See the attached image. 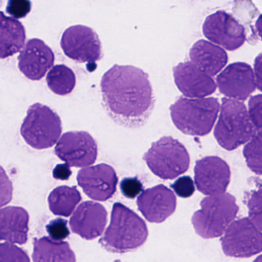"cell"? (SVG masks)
Instances as JSON below:
<instances>
[{"label":"cell","instance_id":"6da1fadb","mask_svg":"<svg viewBox=\"0 0 262 262\" xmlns=\"http://www.w3.org/2000/svg\"><path fill=\"white\" fill-rule=\"evenodd\" d=\"M100 87L102 106L116 124L128 128L145 125L156 103L146 73L116 64L103 75Z\"/></svg>","mask_w":262,"mask_h":262},{"label":"cell","instance_id":"7a4b0ae2","mask_svg":"<svg viewBox=\"0 0 262 262\" xmlns=\"http://www.w3.org/2000/svg\"><path fill=\"white\" fill-rule=\"evenodd\" d=\"M148 237L145 221L123 204L116 202L113 205L110 226L99 244L108 252L124 254L140 248Z\"/></svg>","mask_w":262,"mask_h":262},{"label":"cell","instance_id":"3957f363","mask_svg":"<svg viewBox=\"0 0 262 262\" xmlns=\"http://www.w3.org/2000/svg\"><path fill=\"white\" fill-rule=\"evenodd\" d=\"M221 105L215 98L182 96L170 106L171 120L184 134L205 136L215 125Z\"/></svg>","mask_w":262,"mask_h":262},{"label":"cell","instance_id":"277c9868","mask_svg":"<svg viewBox=\"0 0 262 262\" xmlns=\"http://www.w3.org/2000/svg\"><path fill=\"white\" fill-rule=\"evenodd\" d=\"M257 133L242 101L223 98L214 125V136L224 149L233 151L245 145Z\"/></svg>","mask_w":262,"mask_h":262},{"label":"cell","instance_id":"5b68a950","mask_svg":"<svg viewBox=\"0 0 262 262\" xmlns=\"http://www.w3.org/2000/svg\"><path fill=\"white\" fill-rule=\"evenodd\" d=\"M200 206L193 214L191 224L196 234L205 239L222 237L239 211L235 198L227 192L206 196Z\"/></svg>","mask_w":262,"mask_h":262},{"label":"cell","instance_id":"8992f818","mask_svg":"<svg viewBox=\"0 0 262 262\" xmlns=\"http://www.w3.org/2000/svg\"><path fill=\"white\" fill-rule=\"evenodd\" d=\"M149 169L164 180H172L188 171L190 156L185 147L171 136L161 138L151 144L143 156Z\"/></svg>","mask_w":262,"mask_h":262},{"label":"cell","instance_id":"52a82bcc","mask_svg":"<svg viewBox=\"0 0 262 262\" xmlns=\"http://www.w3.org/2000/svg\"><path fill=\"white\" fill-rule=\"evenodd\" d=\"M62 131V122L57 113L40 103L30 106L20 128L21 136L27 145L38 150L53 147Z\"/></svg>","mask_w":262,"mask_h":262},{"label":"cell","instance_id":"ba28073f","mask_svg":"<svg viewBox=\"0 0 262 262\" xmlns=\"http://www.w3.org/2000/svg\"><path fill=\"white\" fill-rule=\"evenodd\" d=\"M221 245L228 257H251L262 251V231L249 217L235 219L222 234Z\"/></svg>","mask_w":262,"mask_h":262},{"label":"cell","instance_id":"9c48e42d","mask_svg":"<svg viewBox=\"0 0 262 262\" xmlns=\"http://www.w3.org/2000/svg\"><path fill=\"white\" fill-rule=\"evenodd\" d=\"M60 46L67 57L79 63L93 65L103 57L99 36L86 26H72L67 29L61 38Z\"/></svg>","mask_w":262,"mask_h":262},{"label":"cell","instance_id":"30bf717a","mask_svg":"<svg viewBox=\"0 0 262 262\" xmlns=\"http://www.w3.org/2000/svg\"><path fill=\"white\" fill-rule=\"evenodd\" d=\"M202 31L208 40L229 51L240 48L246 40L243 26L223 10L208 16L204 22Z\"/></svg>","mask_w":262,"mask_h":262},{"label":"cell","instance_id":"8fae6325","mask_svg":"<svg viewBox=\"0 0 262 262\" xmlns=\"http://www.w3.org/2000/svg\"><path fill=\"white\" fill-rule=\"evenodd\" d=\"M55 154L70 166L88 167L97 159V143L87 132H68L58 142Z\"/></svg>","mask_w":262,"mask_h":262},{"label":"cell","instance_id":"7c38bea8","mask_svg":"<svg viewBox=\"0 0 262 262\" xmlns=\"http://www.w3.org/2000/svg\"><path fill=\"white\" fill-rule=\"evenodd\" d=\"M231 180V169L225 161L217 156H207L196 162V188L205 195L226 192Z\"/></svg>","mask_w":262,"mask_h":262},{"label":"cell","instance_id":"4fadbf2b","mask_svg":"<svg viewBox=\"0 0 262 262\" xmlns=\"http://www.w3.org/2000/svg\"><path fill=\"white\" fill-rule=\"evenodd\" d=\"M77 182L90 199L106 202L116 193L119 179L113 167L101 163L81 169L78 172Z\"/></svg>","mask_w":262,"mask_h":262},{"label":"cell","instance_id":"5bb4252c","mask_svg":"<svg viewBox=\"0 0 262 262\" xmlns=\"http://www.w3.org/2000/svg\"><path fill=\"white\" fill-rule=\"evenodd\" d=\"M219 91L224 96L245 101L257 89L254 70L245 62H234L221 72L216 79Z\"/></svg>","mask_w":262,"mask_h":262},{"label":"cell","instance_id":"9a60e30c","mask_svg":"<svg viewBox=\"0 0 262 262\" xmlns=\"http://www.w3.org/2000/svg\"><path fill=\"white\" fill-rule=\"evenodd\" d=\"M139 211L151 223H162L176 209L174 193L164 185H156L142 191L137 199Z\"/></svg>","mask_w":262,"mask_h":262},{"label":"cell","instance_id":"2e32d148","mask_svg":"<svg viewBox=\"0 0 262 262\" xmlns=\"http://www.w3.org/2000/svg\"><path fill=\"white\" fill-rule=\"evenodd\" d=\"M174 83L184 96L204 98L215 92L217 84L211 76L193 62H181L173 68Z\"/></svg>","mask_w":262,"mask_h":262},{"label":"cell","instance_id":"e0dca14e","mask_svg":"<svg viewBox=\"0 0 262 262\" xmlns=\"http://www.w3.org/2000/svg\"><path fill=\"white\" fill-rule=\"evenodd\" d=\"M55 55L52 49L39 39H30L18 56L19 71L33 81H39L53 67Z\"/></svg>","mask_w":262,"mask_h":262},{"label":"cell","instance_id":"ac0fdd59","mask_svg":"<svg viewBox=\"0 0 262 262\" xmlns=\"http://www.w3.org/2000/svg\"><path fill=\"white\" fill-rule=\"evenodd\" d=\"M108 222V213L103 205L84 202L79 205L70 221L72 231L85 240L100 237Z\"/></svg>","mask_w":262,"mask_h":262},{"label":"cell","instance_id":"d6986e66","mask_svg":"<svg viewBox=\"0 0 262 262\" xmlns=\"http://www.w3.org/2000/svg\"><path fill=\"white\" fill-rule=\"evenodd\" d=\"M30 215L21 207L10 206L0 211V237L11 243L24 245L28 240Z\"/></svg>","mask_w":262,"mask_h":262},{"label":"cell","instance_id":"ffe728a7","mask_svg":"<svg viewBox=\"0 0 262 262\" xmlns=\"http://www.w3.org/2000/svg\"><path fill=\"white\" fill-rule=\"evenodd\" d=\"M190 59L211 77L222 72L228 62V54L222 47L208 41L199 40L191 47Z\"/></svg>","mask_w":262,"mask_h":262},{"label":"cell","instance_id":"44dd1931","mask_svg":"<svg viewBox=\"0 0 262 262\" xmlns=\"http://www.w3.org/2000/svg\"><path fill=\"white\" fill-rule=\"evenodd\" d=\"M1 16V41H0V56L1 59H7L19 53L24 47L27 36L23 24L13 17H9L0 13Z\"/></svg>","mask_w":262,"mask_h":262},{"label":"cell","instance_id":"7402d4cb","mask_svg":"<svg viewBox=\"0 0 262 262\" xmlns=\"http://www.w3.org/2000/svg\"><path fill=\"white\" fill-rule=\"evenodd\" d=\"M33 260L36 262H73L76 261V258L68 242L42 237L33 240Z\"/></svg>","mask_w":262,"mask_h":262},{"label":"cell","instance_id":"603a6c76","mask_svg":"<svg viewBox=\"0 0 262 262\" xmlns=\"http://www.w3.org/2000/svg\"><path fill=\"white\" fill-rule=\"evenodd\" d=\"M82 200L76 187L67 185L57 187L48 197L49 208L55 215L70 217Z\"/></svg>","mask_w":262,"mask_h":262},{"label":"cell","instance_id":"cb8c5ba5","mask_svg":"<svg viewBox=\"0 0 262 262\" xmlns=\"http://www.w3.org/2000/svg\"><path fill=\"white\" fill-rule=\"evenodd\" d=\"M47 82L49 89L55 94L67 96L76 87V75L67 66L56 65L47 74Z\"/></svg>","mask_w":262,"mask_h":262},{"label":"cell","instance_id":"d4e9b609","mask_svg":"<svg viewBox=\"0 0 262 262\" xmlns=\"http://www.w3.org/2000/svg\"><path fill=\"white\" fill-rule=\"evenodd\" d=\"M243 155L251 171L262 176V132H257L245 144Z\"/></svg>","mask_w":262,"mask_h":262},{"label":"cell","instance_id":"484cf974","mask_svg":"<svg viewBox=\"0 0 262 262\" xmlns=\"http://www.w3.org/2000/svg\"><path fill=\"white\" fill-rule=\"evenodd\" d=\"M247 205L248 217L262 231V185L251 191Z\"/></svg>","mask_w":262,"mask_h":262},{"label":"cell","instance_id":"4316f807","mask_svg":"<svg viewBox=\"0 0 262 262\" xmlns=\"http://www.w3.org/2000/svg\"><path fill=\"white\" fill-rule=\"evenodd\" d=\"M1 258L0 260L4 261H30L27 252L18 248L16 245H12L11 242H5L1 244Z\"/></svg>","mask_w":262,"mask_h":262},{"label":"cell","instance_id":"83f0119b","mask_svg":"<svg viewBox=\"0 0 262 262\" xmlns=\"http://www.w3.org/2000/svg\"><path fill=\"white\" fill-rule=\"evenodd\" d=\"M31 10L30 0H8L6 7L7 14L16 19L25 18L30 14Z\"/></svg>","mask_w":262,"mask_h":262},{"label":"cell","instance_id":"f1b7e54d","mask_svg":"<svg viewBox=\"0 0 262 262\" xmlns=\"http://www.w3.org/2000/svg\"><path fill=\"white\" fill-rule=\"evenodd\" d=\"M49 235L53 240L63 241L70 235L68 222L65 219H56L49 222L46 226Z\"/></svg>","mask_w":262,"mask_h":262},{"label":"cell","instance_id":"f546056e","mask_svg":"<svg viewBox=\"0 0 262 262\" xmlns=\"http://www.w3.org/2000/svg\"><path fill=\"white\" fill-rule=\"evenodd\" d=\"M171 188L178 196L187 199L194 194L196 185L192 178L185 176L176 179V182L171 185Z\"/></svg>","mask_w":262,"mask_h":262},{"label":"cell","instance_id":"4dcf8cb0","mask_svg":"<svg viewBox=\"0 0 262 262\" xmlns=\"http://www.w3.org/2000/svg\"><path fill=\"white\" fill-rule=\"evenodd\" d=\"M248 113L257 132H262V94L250 98Z\"/></svg>","mask_w":262,"mask_h":262},{"label":"cell","instance_id":"1f68e13d","mask_svg":"<svg viewBox=\"0 0 262 262\" xmlns=\"http://www.w3.org/2000/svg\"><path fill=\"white\" fill-rule=\"evenodd\" d=\"M120 189L125 197L134 199L143 191V185L137 178H125L121 182Z\"/></svg>","mask_w":262,"mask_h":262},{"label":"cell","instance_id":"d6a6232c","mask_svg":"<svg viewBox=\"0 0 262 262\" xmlns=\"http://www.w3.org/2000/svg\"><path fill=\"white\" fill-rule=\"evenodd\" d=\"M2 197H1V206H4L10 202L12 199V192H13V187L11 182L9 180L7 176L4 172V168H2Z\"/></svg>","mask_w":262,"mask_h":262},{"label":"cell","instance_id":"836d02e7","mask_svg":"<svg viewBox=\"0 0 262 262\" xmlns=\"http://www.w3.org/2000/svg\"><path fill=\"white\" fill-rule=\"evenodd\" d=\"M72 174L70 165L68 164H59L55 167L53 171V178L57 180L67 181Z\"/></svg>","mask_w":262,"mask_h":262},{"label":"cell","instance_id":"e575fe53","mask_svg":"<svg viewBox=\"0 0 262 262\" xmlns=\"http://www.w3.org/2000/svg\"><path fill=\"white\" fill-rule=\"evenodd\" d=\"M254 73L256 86L259 91L262 92V53L254 59Z\"/></svg>","mask_w":262,"mask_h":262},{"label":"cell","instance_id":"d590c367","mask_svg":"<svg viewBox=\"0 0 262 262\" xmlns=\"http://www.w3.org/2000/svg\"><path fill=\"white\" fill-rule=\"evenodd\" d=\"M255 30L262 41V14L257 18L255 23Z\"/></svg>","mask_w":262,"mask_h":262},{"label":"cell","instance_id":"8d00e7d4","mask_svg":"<svg viewBox=\"0 0 262 262\" xmlns=\"http://www.w3.org/2000/svg\"><path fill=\"white\" fill-rule=\"evenodd\" d=\"M254 260H255V261H262V254H260Z\"/></svg>","mask_w":262,"mask_h":262}]
</instances>
